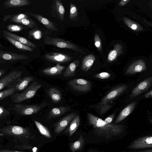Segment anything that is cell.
Masks as SVG:
<instances>
[{
  "label": "cell",
  "instance_id": "30",
  "mask_svg": "<svg viewBox=\"0 0 152 152\" xmlns=\"http://www.w3.org/2000/svg\"><path fill=\"white\" fill-rule=\"evenodd\" d=\"M85 140L82 135H80L78 140L72 142L70 144V149L72 152H75L81 150L85 143Z\"/></svg>",
  "mask_w": 152,
  "mask_h": 152
},
{
  "label": "cell",
  "instance_id": "52",
  "mask_svg": "<svg viewBox=\"0 0 152 152\" xmlns=\"http://www.w3.org/2000/svg\"><path fill=\"white\" fill-rule=\"evenodd\" d=\"M150 121L151 122V123L152 124V119H150Z\"/></svg>",
  "mask_w": 152,
  "mask_h": 152
},
{
  "label": "cell",
  "instance_id": "45",
  "mask_svg": "<svg viewBox=\"0 0 152 152\" xmlns=\"http://www.w3.org/2000/svg\"><path fill=\"white\" fill-rule=\"evenodd\" d=\"M0 152H27L26 151H14L9 150H1L0 151Z\"/></svg>",
  "mask_w": 152,
  "mask_h": 152
},
{
  "label": "cell",
  "instance_id": "41",
  "mask_svg": "<svg viewBox=\"0 0 152 152\" xmlns=\"http://www.w3.org/2000/svg\"><path fill=\"white\" fill-rule=\"evenodd\" d=\"M10 115L9 112L3 106L0 107V118L2 119L7 117Z\"/></svg>",
  "mask_w": 152,
  "mask_h": 152
},
{
  "label": "cell",
  "instance_id": "42",
  "mask_svg": "<svg viewBox=\"0 0 152 152\" xmlns=\"http://www.w3.org/2000/svg\"><path fill=\"white\" fill-rule=\"evenodd\" d=\"M14 147L15 148L22 150L30 149L32 148L31 146L26 144L21 145H16Z\"/></svg>",
  "mask_w": 152,
  "mask_h": 152
},
{
  "label": "cell",
  "instance_id": "14",
  "mask_svg": "<svg viewBox=\"0 0 152 152\" xmlns=\"http://www.w3.org/2000/svg\"><path fill=\"white\" fill-rule=\"evenodd\" d=\"M25 13L34 18L49 31H56L58 30L57 26L55 23L42 15L29 12Z\"/></svg>",
  "mask_w": 152,
  "mask_h": 152
},
{
  "label": "cell",
  "instance_id": "32",
  "mask_svg": "<svg viewBox=\"0 0 152 152\" xmlns=\"http://www.w3.org/2000/svg\"><path fill=\"white\" fill-rule=\"evenodd\" d=\"M34 123L40 133L48 138H51V136L47 128L38 121L34 120Z\"/></svg>",
  "mask_w": 152,
  "mask_h": 152
},
{
  "label": "cell",
  "instance_id": "24",
  "mask_svg": "<svg viewBox=\"0 0 152 152\" xmlns=\"http://www.w3.org/2000/svg\"><path fill=\"white\" fill-rule=\"evenodd\" d=\"M70 109L69 107L64 106L53 108L49 112L48 118L50 119L59 116L69 111Z\"/></svg>",
  "mask_w": 152,
  "mask_h": 152
},
{
  "label": "cell",
  "instance_id": "27",
  "mask_svg": "<svg viewBox=\"0 0 152 152\" xmlns=\"http://www.w3.org/2000/svg\"><path fill=\"white\" fill-rule=\"evenodd\" d=\"M47 93L52 102L54 103L60 102L62 99V96L60 91L56 88H50L48 90Z\"/></svg>",
  "mask_w": 152,
  "mask_h": 152
},
{
  "label": "cell",
  "instance_id": "4",
  "mask_svg": "<svg viewBox=\"0 0 152 152\" xmlns=\"http://www.w3.org/2000/svg\"><path fill=\"white\" fill-rule=\"evenodd\" d=\"M41 86V84L34 80L23 92L15 94L12 96L11 100L14 103L17 104L30 99L34 96Z\"/></svg>",
  "mask_w": 152,
  "mask_h": 152
},
{
  "label": "cell",
  "instance_id": "49",
  "mask_svg": "<svg viewBox=\"0 0 152 152\" xmlns=\"http://www.w3.org/2000/svg\"><path fill=\"white\" fill-rule=\"evenodd\" d=\"M144 21L148 25L152 27V23H150L145 20H144Z\"/></svg>",
  "mask_w": 152,
  "mask_h": 152
},
{
  "label": "cell",
  "instance_id": "22",
  "mask_svg": "<svg viewBox=\"0 0 152 152\" xmlns=\"http://www.w3.org/2000/svg\"><path fill=\"white\" fill-rule=\"evenodd\" d=\"M65 66L57 64L55 66L43 69L42 72L46 75L54 76L61 74Z\"/></svg>",
  "mask_w": 152,
  "mask_h": 152
},
{
  "label": "cell",
  "instance_id": "36",
  "mask_svg": "<svg viewBox=\"0 0 152 152\" xmlns=\"http://www.w3.org/2000/svg\"><path fill=\"white\" fill-rule=\"evenodd\" d=\"M28 18L27 15L25 14L20 13L15 15L9 19L12 22L18 23L20 21L25 18Z\"/></svg>",
  "mask_w": 152,
  "mask_h": 152
},
{
  "label": "cell",
  "instance_id": "46",
  "mask_svg": "<svg viewBox=\"0 0 152 152\" xmlns=\"http://www.w3.org/2000/svg\"><path fill=\"white\" fill-rule=\"evenodd\" d=\"M14 15H15L14 14H11V15H5L3 18V21H6L7 19H10V18H12V17H13Z\"/></svg>",
  "mask_w": 152,
  "mask_h": 152
},
{
  "label": "cell",
  "instance_id": "9",
  "mask_svg": "<svg viewBox=\"0 0 152 152\" xmlns=\"http://www.w3.org/2000/svg\"><path fill=\"white\" fill-rule=\"evenodd\" d=\"M152 148V136L141 137L132 142L128 147L129 149H139Z\"/></svg>",
  "mask_w": 152,
  "mask_h": 152
},
{
  "label": "cell",
  "instance_id": "34",
  "mask_svg": "<svg viewBox=\"0 0 152 152\" xmlns=\"http://www.w3.org/2000/svg\"><path fill=\"white\" fill-rule=\"evenodd\" d=\"M17 91L14 88H10L0 92V101H1L7 97L13 94Z\"/></svg>",
  "mask_w": 152,
  "mask_h": 152
},
{
  "label": "cell",
  "instance_id": "12",
  "mask_svg": "<svg viewBox=\"0 0 152 152\" xmlns=\"http://www.w3.org/2000/svg\"><path fill=\"white\" fill-rule=\"evenodd\" d=\"M29 57L23 54H19L15 53L0 51V62L1 63L5 62L17 61L20 60L28 59Z\"/></svg>",
  "mask_w": 152,
  "mask_h": 152
},
{
  "label": "cell",
  "instance_id": "50",
  "mask_svg": "<svg viewBox=\"0 0 152 152\" xmlns=\"http://www.w3.org/2000/svg\"><path fill=\"white\" fill-rule=\"evenodd\" d=\"M139 152H152V149L147 150Z\"/></svg>",
  "mask_w": 152,
  "mask_h": 152
},
{
  "label": "cell",
  "instance_id": "5",
  "mask_svg": "<svg viewBox=\"0 0 152 152\" xmlns=\"http://www.w3.org/2000/svg\"><path fill=\"white\" fill-rule=\"evenodd\" d=\"M48 105L46 102L39 104L25 105L17 103L14 105L12 110L17 114L22 115H28L36 113Z\"/></svg>",
  "mask_w": 152,
  "mask_h": 152
},
{
  "label": "cell",
  "instance_id": "37",
  "mask_svg": "<svg viewBox=\"0 0 152 152\" xmlns=\"http://www.w3.org/2000/svg\"><path fill=\"white\" fill-rule=\"evenodd\" d=\"M7 28L9 31L12 32L20 31L23 29V27L22 26L14 24L8 25Z\"/></svg>",
  "mask_w": 152,
  "mask_h": 152
},
{
  "label": "cell",
  "instance_id": "6",
  "mask_svg": "<svg viewBox=\"0 0 152 152\" xmlns=\"http://www.w3.org/2000/svg\"><path fill=\"white\" fill-rule=\"evenodd\" d=\"M68 83L73 90L80 92H87L91 88V83L88 80L82 79H74L69 81Z\"/></svg>",
  "mask_w": 152,
  "mask_h": 152
},
{
  "label": "cell",
  "instance_id": "13",
  "mask_svg": "<svg viewBox=\"0 0 152 152\" xmlns=\"http://www.w3.org/2000/svg\"><path fill=\"white\" fill-rule=\"evenodd\" d=\"M51 12L54 17L62 21L64 20L65 10L61 0H55L53 1Z\"/></svg>",
  "mask_w": 152,
  "mask_h": 152
},
{
  "label": "cell",
  "instance_id": "8",
  "mask_svg": "<svg viewBox=\"0 0 152 152\" xmlns=\"http://www.w3.org/2000/svg\"><path fill=\"white\" fill-rule=\"evenodd\" d=\"M45 58L51 62L57 64L64 63L71 61L73 58L67 54L56 52H50L44 55Z\"/></svg>",
  "mask_w": 152,
  "mask_h": 152
},
{
  "label": "cell",
  "instance_id": "39",
  "mask_svg": "<svg viewBox=\"0 0 152 152\" xmlns=\"http://www.w3.org/2000/svg\"><path fill=\"white\" fill-rule=\"evenodd\" d=\"M111 105L109 103L102 105L98 110L101 115H102L106 113L111 107Z\"/></svg>",
  "mask_w": 152,
  "mask_h": 152
},
{
  "label": "cell",
  "instance_id": "26",
  "mask_svg": "<svg viewBox=\"0 0 152 152\" xmlns=\"http://www.w3.org/2000/svg\"><path fill=\"white\" fill-rule=\"evenodd\" d=\"M50 32L43 28H35L30 31L28 36L31 38L39 39L43 36L49 34Z\"/></svg>",
  "mask_w": 152,
  "mask_h": 152
},
{
  "label": "cell",
  "instance_id": "2",
  "mask_svg": "<svg viewBox=\"0 0 152 152\" xmlns=\"http://www.w3.org/2000/svg\"><path fill=\"white\" fill-rule=\"evenodd\" d=\"M0 132L3 134L20 140H28L34 138L28 128L19 126H8L1 128Z\"/></svg>",
  "mask_w": 152,
  "mask_h": 152
},
{
  "label": "cell",
  "instance_id": "21",
  "mask_svg": "<svg viewBox=\"0 0 152 152\" xmlns=\"http://www.w3.org/2000/svg\"><path fill=\"white\" fill-rule=\"evenodd\" d=\"M80 123L79 116L76 114L64 132L69 136H72L77 129Z\"/></svg>",
  "mask_w": 152,
  "mask_h": 152
},
{
  "label": "cell",
  "instance_id": "28",
  "mask_svg": "<svg viewBox=\"0 0 152 152\" xmlns=\"http://www.w3.org/2000/svg\"><path fill=\"white\" fill-rule=\"evenodd\" d=\"M80 63L79 60H76L71 63L64 72V76L68 77L74 76L75 75L76 69Z\"/></svg>",
  "mask_w": 152,
  "mask_h": 152
},
{
  "label": "cell",
  "instance_id": "29",
  "mask_svg": "<svg viewBox=\"0 0 152 152\" xmlns=\"http://www.w3.org/2000/svg\"><path fill=\"white\" fill-rule=\"evenodd\" d=\"M4 37L17 48L23 50L32 52V48L22 43L7 36L3 35Z\"/></svg>",
  "mask_w": 152,
  "mask_h": 152
},
{
  "label": "cell",
  "instance_id": "1",
  "mask_svg": "<svg viewBox=\"0 0 152 152\" xmlns=\"http://www.w3.org/2000/svg\"><path fill=\"white\" fill-rule=\"evenodd\" d=\"M87 115L89 124L92 126L94 133L97 135L108 139L120 134L124 131V125L107 124L104 120L91 113H88Z\"/></svg>",
  "mask_w": 152,
  "mask_h": 152
},
{
  "label": "cell",
  "instance_id": "10",
  "mask_svg": "<svg viewBox=\"0 0 152 152\" xmlns=\"http://www.w3.org/2000/svg\"><path fill=\"white\" fill-rule=\"evenodd\" d=\"M22 73V71L15 70L2 77L0 79V90L20 78Z\"/></svg>",
  "mask_w": 152,
  "mask_h": 152
},
{
  "label": "cell",
  "instance_id": "47",
  "mask_svg": "<svg viewBox=\"0 0 152 152\" xmlns=\"http://www.w3.org/2000/svg\"><path fill=\"white\" fill-rule=\"evenodd\" d=\"M144 96L146 98L152 97V89L150 91L145 94Z\"/></svg>",
  "mask_w": 152,
  "mask_h": 152
},
{
  "label": "cell",
  "instance_id": "38",
  "mask_svg": "<svg viewBox=\"0 0 152 152\" xmlns=\"http://www.w3.org/2000/svg\"><path fill=\"white\" fill-rule=\"evenodd\" d=\"M94 44L95 47L100 52L102 51V44L101 40L98 34H95L94 37Z\"/></svg>",
  "mask_w": 152,
  "mask_h": 152
},
{
  "label": "cell",
  "instance_id": "35",
  "mask_svg": "<svg viewBox=\"0 0 152 152\" xmlns=\"http://www.w3.org/2000/svg\"><path fill=\"white\" fill-rule=\"evenodd\" d=\"M70 4L69 18L71 20H72L78 16V11L77 7L74 4L72 3H70Z\"/></svg>",
  "mask_w": 152,
  "mask_h": 152
},
{
  "label": "cell",
  "instance_id": "33",
  "mask_svg": "<svg viewBox=\"0 0 152 152\" xmlns=\"http://www.w3.org/2000/svg\"><path fill=\"white\" fill-rule=\"evenodd\" d=\"M18 23L23 25L31 29L37 27L36 23L31 19L27 18L23 19Z\"/></svg>",
  "mask_w": 152,
  "mask_h": 152
},
{
  "label": "cell",
  "instance_id": "51",
  "mask_svg": "<svg viewBox=\"0 0 152 152\" xmlns=\"http://www.w3.org/2000/svg\"><path fill=\"white\" fill-rule=\"evenodd\" d=\"M88 152H94V151L93 150H91L89 151H88Z\"/></svg>",
  "mask_w": 152,
  "mask_h": 152
},
{
  "label": "cell",
  "instance_id": "31",
  "mask_svg": "<svg viewBox=\"0 0 152 152\" xmlns=\"http://www.w3.org/2000/svg\"><path fill=\"white\" fill-rule=\"evenodd\" d=\"M123 19L125 24L132 30L136 31H142L144 30L140 25L129 18L124 17H123Z\"/></svg>",
  "mask_w": 152,
  "mask_h": 152
},
{
  "label": "cell",
  "instance_id": "7",
  "mask_svg": "<svg viewBox=\"0 0 152 152\" xmlns=\"http://www.w3.org/2000/svg\"><path fill=\"white\" fill-rule=\"evenodd\" d=\"M127 88L126 85H122L113 89L102 98L101 102L96 106V108L98 109L102 105L110 102V101L125 91Z\"/></svg>",
  "mask_w": 152,
  "mask_h": 152
},
{
  "label": "cell",
  "instance_id": "11",
  "mask_svg": "<svg viewBox=\"0 0 152 152\" xmlns=\"http://www.w3.org/2000/svg\"><path fill=\"white\" fill-rule=\"evenodd\" d=\"M152 86V77L140 83L132 90L130 98L132 99L147 91Z\"/></svg>",
  "mask_w": 152,
  "mask_h": 152
},
{
  "label": "cell",
  "instance_id": "48",
  "mask_svg": "<svg viewBox=\"0 0 152 152\" xmlns=\"http://www.w3.org/2000/svg\"><path fill=\"white\" fill-rule=\"evenodd\" d=\"M5 72V70L3 69H0V77L1 78Z\"/></svg>",
  "mask_w": 152,
  "mask_h": 152
},
{
  "label": "cell",
  "instance_id": "20",
  "mask_svg": "<svg viewBox=\"0 0 152 152\" xmlns=\"http://www.w3.org/2000/svg\"><path fill=\"white\" fill-rule=\"evenodd\" d=\"M136 102L134 101L129 104L120 112L114 122L117 124L129 115L133 111L135 106Z\"/></svg>",
  "mask_w": 152,
  "mask_h": 152
},
{
  "label": "cell",
  "instance_id": "18",
  "mask_svg": "<svg viewBox=\"0 0 152 152\" xmlns=\"http://www.w3.org/2000/svg\"><path fill=\"white\" fill-rule=\"evenodd\" d=\"M2 32L3 35L10 37L32 48H35L37 47L36 45L25 37L16 35L5 30H3Z\"/></svg>",
  "mask_w": 152,
  "mask_h": 152
},
{
  "label": "cell",
  "instance_id": "43",
  "mask_svg": "<svg viewBox=\"0 0 152 152\" xmlns=\"http://www.w3.org/2000/svg\"><path fill=\"white\" fill-rule=\"evenodd\" d=\"M115 116V114H112L106 118L104 121L107 124H110L113 121Z\"/></svg>",
  "mask_w": 152,
  "mask_h": 152
},
{
  "label": "cell",
  "instance_id": "23",
  "mask_svg": "<svg viewBox=\"0 0 152 152\" xmlns=\"http://www.w3.org/2000/svg\"><path fill=\"white\" fill-rule=\"evenodd\" d=\"M123 52V47L121 44L117 43L114 46L113 50L109 53L107 60L108 61L112 62L114 61Z\"/></svg>",
  "mask_w": 152,
  "mask_h": 152
},
{
  "label": "cell",
  "instance_id": "25",
  "mask_svg": "<svg viewBox=\"0 0 152 152\" xmlns=\"http://www.w3.org/2000/svg\"><path fill=\"white\" fill-rule=\"evenodd\" d=\"M96 60L95 56L93 54H89L83 58L81 69L84 72L88 71L92 66Z\"/></svg>",
  "mask_w": 152,
  "mask_h": 152
},
{
  "label": "cell",
  "instance_id": "40",
  "mask_svg": "<svg viewBox=\"0 0 152 152\" xmlns=\"http://www.w3.org/2000/svg\"><path fill=\"white\" fill-rule=\"evenodd\" d=\"M111 75V74L108 72H103L95 75L94 77L97 78L106 79L110 77Z\"/></svg>",
  "mask_w": 152,
  "mask_h": 152
},
{
  "label": "cell",
  "instance_id": "16",
  "mask_svg": "<svg viewBox=\"0 0 152 152\" xmlns=\"http://www.w3.org/2000/svg\"><path fill=\"white\" fill-rule=\"evenodd\" d=\"M34 78L31 76L20 77L8 85V88H14L17 91H21L25 88L29 83L33 81Z\"/></svg>",
  "mask_w": 152,
  "mask_h": 152
},
{
  "label": "cell",
  "instance_id": "15",
  "mask_svg": "<svg viewBox=\"0 0 152 152\" xmlns=\"http://www.w3.org/2000/svg\"><path fill=\"white\" fill-rule=\"evenodd\" d=\"M146 69L145 63L143 60H137L129 65L126 72L125 75H134L142 72Z\"/></svg>",
  "mask_w": 152,
  "mask_h": 152
},
{
  "label": "cell",
  "instance_id": "17",
  "mask_svg": "<svg viewBox=\"0 0 152 152\" xmlns=\"http://www.w3.org/2000/svg\"><path fill=\"white\" fill-rule=\"evenodd\" d=\"M75 113H71L66 116L57 122L54 125V132L58 134L70 124L76 115Z\"/></svg>",
  "mask_w": 152,
  "mask_h": 152
},
{
  "label": "cell",
  "instance_id": "3",
  "mask_svg": "<svg viewBox=\"0 0 152 152\" xmlns=\"http://www.w3.org/2000/svg\"><path fill=\"white\" fill-rule=\"evenodd\" d=\"M45 44L59 48L69 49L83 54L86 53L79 47L72 42L63 39L54 37L48 35L43 37Z\"/></svg>",
  "mask_w": 152,
  "mask_h": 152
},
{
  "label": "cell",
  "instance_id": "19",
  "mask_svg": "<svg viewBox=\"0 0 152 152\" xmlns=\"http://www.w3.org/2000/svg\"><path fill=\"white\" fill-rule=\"evenodd\" d=\"M31 3L28 0H8L4 2L3 5L5 8L8 9L25 6Z\"/></svg>",
  "mask_w": 152,
  "mask_h": 152
},
{
  "label": "cell",
  "instance_id": "44",
  "mask_svg": "<svg viewBox=\"0 0 152 152\" xmlns=\"http://www.w3.org/2000/svg\"><path fill=\"white\" fill-rule=\"evenodd\" d=\"M130 1V0H122L119 2L118 4V5L119 6H124Z\"/></svg>",
  "mask_w": 152,
  "mask_h": 152
}]
</instances>
